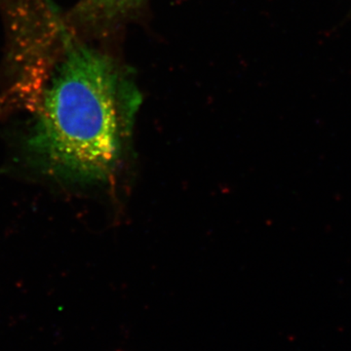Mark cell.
I'll use <instances>...</instances> for the list:
<instances>
[{
    "instance_id": "7a4b0ae2",
    "label": "cell",
    "mask_w": 351,
    "mask_h": 351,
    "mask_svg": "<svg viewBox=\"0 0 351 351\" xmlns=\"http://www.w3.org/2000/svg\"><path fill=\"white\" fill-rule=\"evenodd\" d=\"M140 0H82L78 15L85 20H110L137 5Z\"/></svg>"
},
{
    "instance_id": "6da1fadb",
    "label": "cell",
    "mask_w": 351,
    "mask_h": 351,
    "mask_svg": "<svg viewBox=\"0 0 351 351\" xmlns=\"http://www.w3.org/2000/svg\"><path fill=\"white\" fill-rule=\"evenodd\" d=\"M54 64L32 77L38 113L29 149L48 172L80 182L107 180L138 99L117 66L63 27Z\"/></svg>"
}]
</instances>
